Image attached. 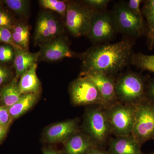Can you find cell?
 Returning <instances> with one entry per match:
<instances>
[{"label":"cell","mask_w":154,"mask_h":154,"mask_svg":"<svg viewBox=\"0 0 154 154\" xmlns=\"http://www.w3.org/2000/svg\"><path fill=\"white\" fill-rule=\"evenodd\" d=\"M132 47V42L127 38L113 44L93 46L82 56V72L112 75L130 62Z\"/></svg>","instance_id":"cell-1"},{"label":"cell","mask_w":154,"mask_h":154,"mask_svg":"<svg viewBox=\"0 0 154 154\" xmlns=\"http://www.w3.org/2000/svg\"><path fill=\"white\" fill-rule=\"evenodd\" d=\"M146 83L140 75L127 72L115 82L116 100L126 105H135L146 99Z\"/></svg>","instance_id":"cell-2"},{"label":"cell","mask_w":154,"mask_h":154,"mask_svg":"<svg viewBox=\"0 0 154 154\" xmlns=\"http://www.w3.org/2000/svg\"><path fill=\"white\" fill-rule=\"evenodd\" d=\"M65 24L69 33L75 37L86 36L96 11L83 1L67 2Z\"/></svg>","instance_id":"cell-3"},{"label":"cell","mask_w":154,"mask_h":154,"mask_svg":"<svg viewBox=\"0 0 154 154\" xmlns=\"http://www.w3.org/2000/svg\"><path fill=\"white\" fill-rule=\"evenodd\" d=\"M131 135L141 146L154 140V104L146 99L135 105Z\"/></svg>","instance_id":"cell-4"},{"label":"cell","mask_w":154,"mask_h":154,"mask_svg":"<svg viewBox=\"0 0 154 154\" xmlns=\"http://www.w3.org/2000/svg\"><path fill=\"white\" fill-rule=\"evenodd\" d=\"M84 126L87 134L98 147L105 144L112 134L105 108L99 105L87 111Z\"/></svg>","instance_id":"cell-5"},{"label":"cell","mask_w":154,"mask_h":154,"mask_svg":"<svg viewBox=\"0 0 154 154\" xmlns=\"http://www.w3.org/2000/svg\"><path fill=\"white\" fill-rule=\"evenodd\" d=\"M105 109L112 134L116 137L131 134L134 122L135 105L116 102Z\"/></svg>","instance_id":"cell-6"},{"label":"cell","mask_w":154,"mask_h":154,"mask_svg":"<svg viewBox=\"0 0 154 154\" xmlns=\"http://www.w3.org/2000/svg\"><path fill=\"white\" fill-rule=\"evenodd\" d=\"M111 15L117 32L138 37L141 36L145 30L143 19L131 12L126 3L119 2L117 3Z\"/></svg>","instance_id":"cell-7"},{"label":"cell","mask_w":154,"mask_h":154,"mask_svg":"<svg viewBox=\"0 0 154 154\" xmlns=\"http://www.w3.org/2000/svg\"><path fill=\"white\" fill-rule=\"evenodd\" d=\"M69 94L72 102L75 105H95L104 107V102L99 90L86 77H80L72 82Z\"/></svg>","instance_id":"cell-8"},{"label":"cell","mask_w":154,"mask_h":154,"mask_svg":"<svg viewBox=\"0 0 154 154\" xmlns=\"http://www.w3.org/2000/svg\"><path fill=\"white\" fill-rule=\"evenodd\" d=\"M63 27L57 17L49 11H42L39 14L33 35L34 43L40 45L52 40L63 31Z\"/></svg>","instance_id":"cell-9"},{"label":"cell","mask_w":154,"mask_h":154,"mask_svg":"<svg viewBox=\"0 0 154 154\" xmlns=\"http://www.w3.org/2000/svg\"><path fill=\"white\" fill-rule=\"evenodd\" d=\"M116 32L111 13L99 11L95 14L87 36L92 42L98 43L109 41Z\"/></svg>","instance_id":"cell-10"},{"label":"cell","mask_w":154,"mask_h":154,"mask_svg":"<svg viewBox=\"0 0 154 154\" xmlns=\"http://www.w3.org/2000/svg\"><path fill=\"white\" fill-rule=\"evenodd\" d=\"M39 60L47 62H55L65 58L72 57L74 53L65 38L59 36L39 45Z\"/></svg>","instance_id":"cell-11"},{"label":"cell","mask_w":154,"mask_h":154,"mask_svg":"<svg viewBox=\"0 0 154 154\" xmlns=\"http://www.w3.org/2000/svg\"><path fill=\"white\" fill-rule=\"evenodd\" d=\"M81 76L88 78L96 86L102 96L104 108L116 102L115 81L112 75L94 72H82Z\"/></svg>","instance_id":"cell-12"},{"label":"cell","mask_w":154,"mask_h":154,"mask_svg":"<svg viewBox=\"0 0 154 154\" xmlns=\"http://www.w3.org/2000/svg\"><path fill=\"white\" fill-rule=\"evenodd\" d=\"M77 122L73 119L61 122L48 128L45 136L50 143L66 141L77 132Z\"/></svg>","instance_id":"cell-13"},{"label":"cell","mask_w":154,"mask_h":154,"mask_svg":"<svg viewBox=\"0 0 154 154\" xmlns=\"http://www.w3.org/2000/svg\"><path fill=\"white\" fill-rule=\"evenodd\" d=\"M141 146L131 134L116 137L109 140L107 152L108 154H145Z\"/></svg>","instance_id":"cell-14"},{"label":"cell","mask_w":154,"mask_h":154,"mask_svg":"<svg viewBox=\"0 0 154 154\" xmlns=\"http://www.w3.org/2000/svg\"><path fill=\"white\" fill-rule=\"evenodd\" d=\"M15 57L14 65L16 76L14 79L17 82L18 79L24 73L36 63L39 60V51L36 53L29 52L28 50L14 48Z\"/></svg>","instance_id":"cell-15"},{"label":"cell","mask_w":154,"mask_h":154,"mask_svg":"<svg viewBox=\"0 0 154 154\" xmlns=\"http://www.w3.org/2000/svg\"><path fill=\"white\" fill-rule=\"evenodd\" d=\"M95 146H96L89 136L77 132L66 141L64 153L86 154Z\"/></svg>","instance_id":"cell-16"},{"label":"cell","mask_w":154,"mask_h":154,"mask_svg":"<svg viewBox=\"0 0 154 154\" xmlns=\"http://www.w3.org/2000/svg\"><path fill=\"white\" fill-rule=\"evenodd\" d=\"M37 67V63L35 64L20 77L18 86L22 95L38 94L40 91L41 83L36 75Z\"/></svg>","instance_id":"cell-17"},{"label":"cell","mask_w":154,"mask_h":154,"mask_svg":"<svg viewBox=\"0 0 154 154\" xmlns=\"http://www.w3.org/2000/svg\"><path fill=\"white\" fill-rule=\"evenodd\" d=\"M38 99V94H28L22 95L14 105L9 107V112L13 120L18 118L27 112L35 104Z\"/></svg>","instance_id":"cell-18"},{"label":"cell","mask_w":154,"mask_h":154,"mask_svg":"<svg viewBox=\"0 0 154 154\" xmlns=\"http://www.w3.org/2000/svg\"><path fill=\"white\" fill-rule=\"evenodd\" d=\"M22 95L17 82L13 80L0 89V105L11 107L19 101Z\"/></svg>","instance_id":"cell-19"},{"label":"cell","mask_w":154,"mask_h":154,"mask_svg":"<svg viewBox=\"0 0 154 154\" xmlns=\"http://www.w3.org/2000/svg\"><path fill=\"white\" fill-rule=\"evenodd\" d=\"M14 42L24 50H28L29 44V26L23 22L15 24L11 30Z\"/></svg>","instance_id":"cell-20"},{"label":"cell","mask_w":154,"mask_h":154,"mask_svg":"<svg viewBox=\"0 0 154 154\" xmlns=\"http://www.w3.org/2000/svg\"><path fill=\"white\" fill-rule=\"evenodd\" d=\"M130 62L138 68L154 73V54L147 55L142 53L133 54Z\"/></svg>","instance_id":"cell-21"},{"label":"cell","mask_w":154,"mask_h":154,"mask_svg":"<svg viewBox=\"0 0 154 154\" xmlns=\"http://www.w3.org/2000/svg\"><path fill=\"white\" fill-rule=\"evenodd\" d=\"M3 2L19 17L27 18L29 14L30 2L27 0H5Z\"/></svg>","instance_id":"cell-22"},{"label":"cell","mask_w":154,"mask_h":154,"mask_svg":"<svg viewBox=\"0 0 154 154\" xmlns=\"http://www.w3.org/2000/svg\"><path fill=\"white\" fill-rule=\"evenodd\" d=\"M38 2L44 8L56 12L62 17H66L67 2L60 0H40Z\"/></svg>","instance_id":"cell-23"},{"label":"cell","mask_w":154,"mask_h":154,"mask_svg":"<svg viewBox=\"0 0 154 154\" xmlns=\"http://www.w3.org/2000/svg\"><path fill=\"white\" fill-rule=\"evenodd\" d=\"M145 17L146 21L147 45L149 49L151 50L154 48V11Z\"/></svg>","instance_id":"cell-24"},{"label":"cell","mask_w":154,"mask_h":154,"mask_svg":"<svg viewBox=\"0 0 154 154\" xmlns=\"http://www.w3.org/2000/svg\"><path fill=\"white\" fill-rule=\"evenodd\" d=\"M14 57V49L12 46L6 44L0 45V62H11Z\"/></svg>","instance_id":"cell-25"},{"label":"cell","mask_w":154,"mask_h":154,"mask_svg":"<svg viewBox=\"0 0 154 154\" xmlns=\"http://www.w3.org/2000/svg\"><path fill=\"white\" fill-rule=\"evenodd\" d=\"M0 42L11 45L14 48H22L14 42L11 30L8 28H0Z\"/></svg>","instance_id":"cell-26"},{"label":"cell","mask_w":154,"mask_h":154,"mask_svg":"<svg viewBox=\"0 0 154 154\" xmlns=\"http://www.w3.org/2000/svg\"><path fill=\"white\" fill-rule=\"evenodd\" d=\"M87 5L96 11H106L109 0H85L83 1Z\"/></svg>","instance_id":"cell-27"},{"label":"cell","mask_w":154,"mask_h":154,"mask_svg":"<svg viewBox=\"0 0 154 154\" xmlns=\"http://www.w3.org/2000/svg\"><path fill=\"white\" fill-rule=\"evenodd\" d=\"M14 25L11 15L7 11L0 9V28H8L11 30Z\"/></svg>","instance_id":"cell-28"},{"label":"cell","mask_w":154,"mask_h":154,"mask_svg":"<svg viewBox=\"0 0 154 154\" xmlns=\"http://www.w3.org/2000/svg\"><path fill=\"white\" fill-rule=\"evenodd\" d=\"M13 120L9 112V107L0 105V125L9 127Z\"/></svg>","instance_id":"cell-29"},{"label":"cell","mask_w":154,"mask_h":154,"mask_svg":"<svg viewBox=\"0 0 154 154\" xmlns=\"http://www.w3.org/2000/svg\"><path fill=\"white\" fill-rule=\"evenodd\" d=\"M142 2L143 1L141 0H130L128 2L126 3V4L128 9L131 12L138 17L143 19L140 8V5Z\"/></svg>","instance_id":"cell-30"},{"label":"cell","mask_w":154,"mask_h":154,"mask_svg":"<svg viewBox=\"0 0 154 154\" xmlns=\"http://www.w3.org/2000/svg\"><path fill=\"white\" fill-rule=\"evenodd\" d=\"M11 76V70L8 67L0 64V87L7 83Z\"/></svg>","instance_id":"cell-31"},{"label":"cell","mask_w":154,"mask_h":154,"mask_svg":"<svg viewBox=\"0 0 154 154\" xmlns=\"http://www.w3.org/2000/svg\"><path fill=\"white\" fill-rule=\"evenodd\" d=\"M146 99L154 104V78L146 83L145 91Z\"/></svg>","instance_id":"cell-32"},{"label":"cell","mask_w":154,"mask_h":154,"mask_svg":"<svg viewBox=\"0 0 154 154\" xmlns=\"http://www.w3.org/2000/svg\"><path fill=\"white\" fill-rule=\"evenodd\" d=\"M154 11V0H147L144 1L142 9L143 16L146 17Z\"/></svg>","instance_id":"cell-33"},{"label":"cell","mask_w":154,"mask_h":154,"mask_svg":"<svg viewBox=\"0 0 154 154\" xmlns=\"http://www.w3.org/2000/svg\"><path fill=\"white\" fill-rule=\"evenodd\" d=\"M86 154H108L107 151L98 147H94L91 149Z\"/></svg>","instance_id":"cell-34"},{"label":"cell","mask_w":154,"mask_h":154,"mask_svg":"<svg viewBox=\"0 0 154 154\" xmlns=\"http://www.w3.org/2000/svg\"><path fill=\"white\" fill-rule=\"evenodd\" d=\"M9 127L2 126L0 125V142L3 140V139L7 134Z\"/></svg>","instance_id":"cell-35"},{"label":"cell","mask_w":154,"mask_h":154,"mask_svg":"<svg viewBox=\"0 0 154 154\" xmlns=\"http://www.w3.org/2000/svg\"><path fill=\"white\" fill-rule=\"evenodd\" d=\"M43 154H60L58 152L50 149H45L43 150Z\"/></svg>","instance_id":"cell-36"},{"label":"cell","mask_w":154,"mask_h":154,"mask_svg":"<svg viewBox=\"0 0 154 154\" xmlns=\"http://www.w3.org/2000/svg\"><path fill=\"white\" fill-rule=\"evenodd\" d=\"M2 1H0V7H1V5H2Z\"/></svg>","instance_id":"cell-37"},{"label":"cell","mask_w":154,"mask_h":154,"mask_svg":"<svg viewBox=\"0 0 154 154\" xmlns=\"http://www.w3.org/2000/svg\"><path fill=\"white\" fill-rule=\"evenodd\" d=\"M154 154V153H151V154Z\"/></svg>","instance_id":"cell-38"}]
</instances>
